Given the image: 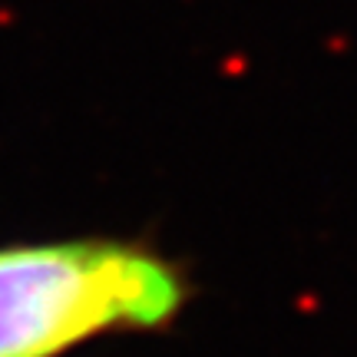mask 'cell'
I'll return each instance as SVG.
<instances>
[{"label":"cell","mask_w":357,"mask_h":357,"mask_svg":"<svg viewBox=\"0 0 357 357\" xmlns=\"http://www.w3.org/2000/svg\"><path fill=\"white\" fill-rule=\"evenodd\" d=\"M199 294L185 258L149 235L0 245V357H70L123 334H169Z\"/></svg>","instance_id":"cell-1"}]
</instances>
